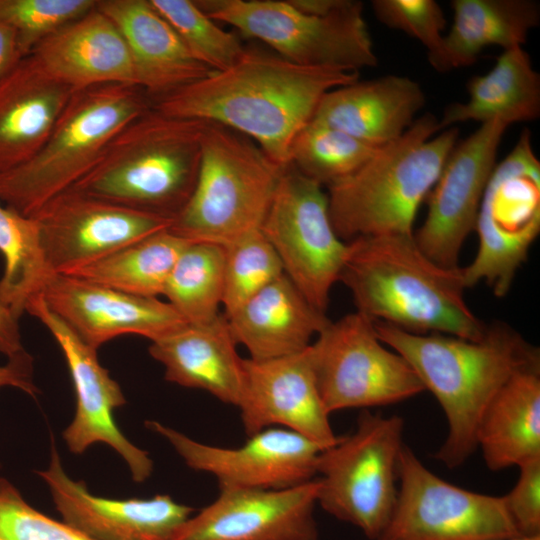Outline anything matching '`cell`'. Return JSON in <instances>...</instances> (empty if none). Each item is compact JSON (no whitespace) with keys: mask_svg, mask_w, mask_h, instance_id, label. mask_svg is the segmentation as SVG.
Returning <instances> with one entry per match:
<instances>
[{"mask_svg":"<svg viewBox=\"0 0 540 540\" xmlns=\"http://www.w3.org/2000/svg\"><path fill=\"white\" fill-rule=\"evenodd\" d=\"M358 78V72L300 66L276 53L246 49L230 68L152 101L151 107L239 132L286 167L296 135L311 121L323 95Z\"/></svg>","mask_w":540,"mask_h":540,"instance_id":"6da1fadb","label":"cell"},{"mask_svg":"<svg viewBox=\"0 0 540 540\" xmlns=\"http://www.w3.org/2000/svg\"><path fill=\"white\" fill-rule=\"evenodd\" d=\"M374 327L440 404L448 430L435 458L451 469L477 449L479 422L498 390L517 370L540 361L539 349L504 323L486 325L478 340L417 334L381 321H374Z\"/></svg>","mask_w":540,"mask_h":540,"instance_id":"7a4b0ae2","label":"cell"},{"mask_svg":"<svg viewBox=\"0 0 540 540\" xmlns=\"http://www.w3.org/2000/svg\"><path fill=\"white\" fill-rule=\"evenodd\" d=\"M348 243L339 278L357 312L402 330L478 340L486 329L467 305L460 266L432 261L413 234L366 236Z\"/></svg>","mask_w":540,"mask_h":540,"instance_id":"3957f363","label":"cell"},{"mask_svg":"<svg viewBox=\"0 0 540 540\" xmlns=\"http://www.w3.org/2000/svg\"><path fill=\"white\" fill-rule=\"evenodd\" d=\"M439 129L426 113L379 147L355 172L328 186L332 226L345 242L366 236L413 234L419 206L457 144L456 126Z\"/></svg>","mask_w":540,"mask_h":540,"instance_id":"277c9868","label":"cell"},{"mask_svg":"<svg viewBox=\"0 0 540 540\" xmlns=\"http://www.w3.org/2000/svg\"><path fill=\"white\" fill-rule=\"evenodd\" d=\"M206 124L150 107L112 138L70 189L174 220L193 192Z\"/></svg>","mask_w":540,"mask_h":540,"instance_id":"5b68a950","label":"cell"},{"mask_svg":"<svg viewBox=\"0 0 540 540\" xmlns=\"http://www.w3.org/2000/svg\"><path fill=\"white\" fill-rule=\"evenodd\" d=\"M150 107L136 85L103 84L74 92L42 147L0 174V202L33 217L84 177L112 138Z\"/></svg>","mask_w":540,"mask_h":540,"instance_id":"8992f818","label":"cell"},{"mask_svg":"<svg viewBox=\"0 0 540 540\" xmlns=\"http://www.w3.org/2000/svg\"><path fill=\"white\" fill-rule=\"evenodd\" d=\"M284 168L245 135L207 122L193 192L169 230L223 247L261 231Z\"/></svg>","mask_w":540,"mask_h":540,"instance_id":"52a82bcc","label":"cell"},{"mask_svg":"<svg viewBox=\"0 0 540 540\" xmlns=\"http://www.w3.org/2000/svg\"><path fill=\"white\" fill-rule=\"evenodd\" d=\"M404 421L364 409L350 435L319 454L317 504L377 540L397 499Z\"/></svg>","mask_w":540,"mask_h":540,"instance_id":"ba28073f","label":"cell"},{"mask_svg":"<svg viewBox=\"0 0 540 540\" xmlns=\"http://www.w3.org/2000/svg\"><path fill=\"white\" fill-rule=\"evenodd\" d=\"M213 20L235 27L300 66L358 72L378 63L363 4L347 0L336 12L310 15L289 0H196Z\"/></svg>","mask_w":540,"mask_h":540,"instance_id":"9c48e42d","label":"cell"},{"mask_svg":"<svg viewBox=\"0 0 540 540\" xmlns=\"http://www.w3.org/2000/svg\"><path fill=\"white\" fill-rule=\"evenodd\" d=\"M530 136L522 132L486 186L474 227L478 250L462 267L467 288L483 281L504 297L540 232V162Z\"/></svg>","mask_w":540,"mask_h":540,"instance_id":"30bf717a","label":"cell"},{"mask_svg":"<svg viewBox=\"0 0 540 540\" xmlns=\"http://www.w3.org/2000/svg\"><path fill=\"white\" fill-rule=\"evenodd\" d=\"M316 383L327 411L386 406L425 391L409 363L378 337L360 312L329 321L310 345Z\"/></svg>","mask_w":540,"mask_h":540,"instance_id":"8fae6325","label":"cell"},{"mask_svg":"<svg viewBox=\"0 0 540 540\" xmlns=\"http://www.w3.org/2000/svg\"><path fill=\"white\" fill-rule=\"evenodd\" d=\"M261 232L276 251L285 275L309 303L326 313L339 281L348 243L336 234L327 193L291 164L279 178Z\"/></svg>","mask_w":540,"mask_h":540,"instance_id":"7c38bea8","label":"cell"},{"mask_svg":"<svg viewBox=\"0 0 540 540\" xmlns=\"http://www.w3.org/2000/svg\"><path fill=\"white\" fill-rule=\"evenodd\" d=\"M400 486L390 520L377 540H502L520 537L504 496L473 492L429 470L405 444Z\"/></svg>","mask_w":540,"mask_h":540,"instance_id":"4fadbf2b","label":"cell"},{"mask_svg":"<svg viewBox=\"0 0 540 540\" xmlns=\"http://www.w3.org/2000/svg\"><path fill=\"white\" fill-rule=\"evenodd\" d=\"M33 218L39 224L49 268L54 274L65 275L167 230L173 222L74 189L53 197Z\"/></svg>","mask_w":540,"mask_h":540,"instance_id":"5bb4252c","label":"cell"},{"mask_svg":"<svg viewBox=\"0 0 540 540\" xmlns=\"http://www.w3.org/2000/svg\"><path fill=\"white\" fill-rule=\"evenodd\" d=\"M502 120L481 125L457 142L429 192L427 216L414 239L435 263L457 267L463 243L474 230L480 203L496 166Z\"/></svg>","mask_w":540,"mask_h":540,"instance_id":"9a60e30c","label":"cell"},{"mask_svg":"<svg viewBox=\"0 0 540 540\" xmlns=\"http://www.w3.org/2000/svg\"><path fill=\"white\" fill-rule=\"evenodd\" d=\"M146 426L163 436L192 469L212 474L220 488L277 490L314 478L322 448L285 429L266 428L238 448L211 446L157 421Z\"/></svg>","mask_w":540,"mask_h":540,"instance_id":"2e32d148","label":"cell"},{"mask_svg":"<svg viewBox=\"0 0 540 540\" xmlns=\"http://www.w3.org/2000/svg\"><path fill=\"white\" fill-rule=\"evenodd\" d=\"M28 312L50 331L60 346L76 395V411L63 438L74 454L83 453L90 445L103 442L111 446L126 461L132 479L143 482L153 470L149 454L132 444L117 427L113 411L126 401L119 384L101 366L97 350L84 343L46 305L41 294L31 298Z\"/></svg>","mask_w":540,"mask_h":540,"instance_id":"e0dca14e","label":"cell"},{"mask_svg":"<svg viewBox=\"0 0 540 540\" xmlns=\"http://www.w3.org/2000/svg\"><path fill=\"white\" fill-rule=\"evenodd\" d=\"M237 407L248 436L281 425L322 450L339 440L318 390L310 346L279 358H243V384Z\"/></svg>","mask_w":540,"mask_h":540,"instance_id":"ac0fdd59","label":"cell"},{"mask_svg":"<svg viewBox=\"0 0 540 540\" xmlns=\"http://www.w3.org/2000/svg\"><path fill=\"white\" fill-rule=\"evenodd\" d=\"M317 496V478L277 490L220 488L172 540H318Z\"/></svg>","mask_w":540,"mask_h":540,"instance_id":"d6986e66","label":"cell"},{"mask_svg":"<svg viewBox=\"0 0 540 540\" xmlns=\"http://www.w3.org/2000/svg\"><path fill=\"white\" fill-rule=\"evenodd\" d=\"M41 296L55 315L96 350L126 334L152 342L187 323L168 302L127 294L72 275H52Z\"/></svg>","mask_w":540,"mask_h":540,"instance_id":"ffe728a7","label":"cell"},{"mask_svg":"<svg viewBox=\"0 0 540 540\" xmlns=\"http://www.w3.org/2000/svg\"><path fill=\"white\" fill-rule=\"evenodd\" d=\"M37 474L48 485L63 522L93 540H172L193 513L169 495L118 500L91 494L84 481L65 473L53 441L49 466Z\"/></svg>","mask_w":540,"mask_h":540,"instance_id":"44dd1931","label":"cell"},{"mask_svg":"<svg viewBox=\"0 0 540 540\" xmlns=\"http://www.w3.org/2000/svg\"><path fill=\"white\" fill-rule=\"evenodd\" d=\"M29 55L73 92L103 84L138 86L120 31L96 6L45 38Z\"/></svg>","mask_w":540,"mask_h":540,"instance_id":"7402d4cb","label":"cell"},{"mask_svg":"<svg viewBox=\"0 0 540 540\" xmlns=\"http://www.w3.org/2000/svg\"><path fill=\"white\" fill-rule=\"evenodd\" d=\"M96 7L120 31L137 85L151 102L213 73L192 56L150 0H100Z\"/></svg>","mask_w":540,"mask_h":540,"instance_id":"603a6c76","label":"cell"},{"mask_svg":"<svg viewBox=\"0 0 540 540\" xmlns=\"http://www.w3.org/2000/svg\"><path fill=\"white\" fill-rule=\"evenodd\" d=\"M425 102V93L416 81L387 75L328 91L311 121L381 147L413 124Z\"/></svg>","mask_w":540,"mask_h":540,"instance_id":"cb8c5ba5","label":"cell"},{"mask_svg":"<svg viewBox=\"0 0 540 540\" xmlns=\"http://www.w3.org/2000/svg\"><path fill=\"white\" fill-rule=\"evenodd\" d=\"M225 315L210 322L186 323L152 341L150 355L165 368V379L209 392L237 407L243 384V358L236 350Z\"/></svg>","mask_w":540,"mask_h":540,"instance_id":"d4e9b609","label":"cell"},{"mask_svg":"<svg viewBox=\"0 0 540 540\" xmlns=\"http://www.w3.org/2000/svg\"><path fill=\"white\" fill-rule=\"evenodd\" d=\"M73 93L31 55L0 80V174L23 164L42 147Z\"/></svg>","mask_w":540,"mask_h":540,"instance_id":"484cf974","label":"cell"},{"mask_svg":"<svg viewBox=\"0 0 540 540\" xmlns=\"http://www.w3.org/2000/svg\"><path fill=\"white\" fill-rule=\"evenodd\" d=\"M226 318L237 344L243 345L254 360L305 350L330 321L285 274Z\"/></svg>","mask_w":540,"mask_h":540,"instance_id":"4316f807","label":"cell"},{"mask_svg":"<svg viewBox=\"0 0 540 540\" xmlns=\"http://www.w3.org/2000/svg\"><path fill=\"white\" fill-rule=\"evenodd\" d=\"M476 446L491 471L540 457V361L517 370L498 390L479 422Z\"/></svg>","mask_w":540,"mask_h":540,"instance_id":"83f0119b","label":"cell"},{"mask_svg":"<svg viewBox=\"0 0 540 540\" xmlns=\"http://www.w3.org/2000/svg\"><path fill=\"white\" fill-rule=\"evenodd\" d=\"M466 102L448 105L440 131L466 121L502 120L509 126L540 116V76L523 47L504 50L492 69L467 83Z\"/></svg>","mask_w":540,"mask_h":540,"instance_id":"f1b7e54d","label":"cell"},{"mask_svg":"<svg viewBox=\"0 0 540 540\" xmlns=\"http://www.w3.org/2000/svg\"><path fill=\"white\" fill-rule=\"evenodd\" d=\"M453 23L444 36L447 71L473 64L482 50L522 47L540 22V7L532 0H453Z\"/></svg>","mask_w":540,"mask_h":540,"instance_id":"f546056e","label":"cell"},{"mask_svg":"<svg viewBox=\"0 0 540 540\" xmlns=\"http://www.w3.org/2000/svg\"><path fill=\"white\" fill-rule=\"evenodd\" d=\"M189 242L169 229L163 230L68 275L127 294L158 298Z\"/></svg>","mask_w":540,"mask_h":540,"instance_id":"4dcf8cb0","label":"cell"},{"mask_svg":"<svg viewBox=\"0 0 540 540\" xmlns=\"http://www.w3.org/2000/svg\"><path fill=\"white\" fill-rule=\"evenodd\" d=\"M0 254L5 261L0 304L19 320L29 300L42 293L54 273L44 256L37 220L1 202Z\"/></svg>","mask_w":540,"mask_h":540,"instance_id":"1f68e13d","label":"cell"},{"mask_svg":"<svg viewBox=\"0 0 540 540\" xmlns=\"http://www.w3.org/2000/svg\"><path fill=\"white\" fill-rule=\"evenodd\" d=\"M225 247L189 242L164 288L167 302L190 324L207 323L220 313L224 291Z\"/></svg>","mask_w":540,"mask_h":540,"instance_id":"d6a6232c","label":"cell"},{"mask_svg":"<svg viewBox=\"0 0 540 540\" xmlns=\"http://www.w3.org/2000/svg\"><path fill=\"white\" fill-rule=\"evenodd\" d=\"M379 147L337 129L310 121L296 135L289 164L322 186H330L359 169Z\"/></svg>","mask_w":540,"mask_h":540,"instance_id":"836d02e7","label":"cell"},{"mask_svg":"<svg viewBox=\"0 0 540 540\" xmlns=\"http://www.w3.org/2000/svg\"><path fill=\"white\" fill-rule=\"evenodd\" d=\"M176 31L188 51L213 72L233 66L246 47L222 29L192 0H150Z\"/></svg>","mask_w":540,"mask_h":540,"instance_id":"e575fe53","label":"cell"},{"mask_svg":"<svg viewBox=\"0 0 540 540\" xmlns=\"http://www.w3.org/2000/svg\"><path fill=\"white\" fill-rule=\"evenodd\" d=\"M283 274L276 251L261 231L225 247L224 315H231Z\"/></svg>","mask_w":540,"mask_h":540,"instance_id":"d590c367","label":"cell"},{"mask_svg":"<svg viewBox=\"0 0 540 540\" xmlns=\"http://www.w3.org/2000/svg\"><path fill=\"white\" fill-rule=\"evenodd\" d=\"M95 6V0H0V24L15 32L25 57L45 38Z\"/></svg>","mask_w":540,"mask_h":540,"instance_id":"8d00e7d4","label":"cell"},{"mask_svg":"<svg viewBox=\"0 0 540 540\" xmlns=\"http://www.w3.org/2000/svg\"><path fill=\"white\" fill-rule=\"evenodd\" d=\"M377 19L391 29L414 37L427 50L431 66L446 72L444 30L446 21L440 5L434 0H374Z\"/></svg>","mask_w":540,"mask_h":540,"instance_id":"74e56055","label":"cell"},{"mask_svg":"<svg viewBox=\"0 0 540 540\" xmlns=\"http://www.w3.org/2000/svg\"><path fill=\"white\" fill-rule=\"evenodd\" d=\"M0 540H93L65 522L34 509L0 478Z\"/></svg>","mask_w":540,"mask_h":540,"instance_id":"f35d334b","label":"cell"},{"mask_svg":"<svg viewBox=\"0 0 540 540\" xmlns=\"http://www.w3.org/2000/svg\"><path fill=\"white\" fill-rule=\"evenodd\" d=\"M518 468L515 486L503 495L505 504L520 537L540 536V457Z\"/></svg>","mask_w":540,"mask_h":540,"instance_id":"ab89813d","label":"cell"},{"mask_svg":"<svg viewBox=\"0 0 540 540\" xmlns=\"http://www.w3.org/2000/svg\"><path fill=\"white\" fill-rule=\"evenodd\" d=\"M3 386L16 387L31 396L38 393L33 382V358L28 352L8 358L5 365H0V388Z\"/></svg>","mask_w":540,"mask_h":540,"instance_id":"60d3db41","label":"cell"},{"mask_svg":"<svg viewBox=\"0 0 540 540\" xmlns=\"http://www.w3.org/2000/svg\"><path fill=\"white\" fill-rule=\"evenodd\" d=\"M24 351L19 320L0 304V353L11 358Z\"/></svg>","mask_w":540,"mask_h":540,"instance_id":"b9f144b4","label":"cell"},{"mask_svg":"<svg viewBox=\"0 0 540 540\" xmlns=\"http://www.w3.org/2000/svg\"><path fill=\"white\" fill-rule=\"evenodd\" d=\"M23 58L15 32L0 24V80Z\"/></svg>","mask_w":540,"mask_h":540,"instance_id":"7bdbcfd3","label":"cell"},{"mask_svg":"<svg viewBox=\"0 0 540 540\" xmlns=\"http://www.w3.org/2000/svg\"><path fill=\"white\" fill-rule=\"evenodd\" d=\"M289 2L301 12L326 16L342 8L347 0H289Z\"/></svg>","mask_w":540,"mask_h":540,"instance_id":"ee69618b","label":"cell"},{"mask_svg":"<svg viewBox=\"0 0 540 540\" xmlns=\"http://www.w3.org/2000/svg\"><path fill=\"white\" fill-rule=\"evenodd\" d=\"M502 540H540V536L536 537H515L510 539H502Z\"/></svg>","mask_w":540,"mask_h":540,"instance_id":"f6af8a7d","label":"cell"}]
</instances>
